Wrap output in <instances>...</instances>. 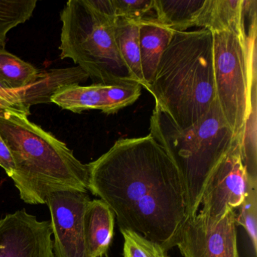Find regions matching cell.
Returning a JSON list of instances; mask_svg holds the SVG:
<instances>
[{"instance_id": "1", "label": "cell", "mask_w": 257, "mask_h": 257, "mask_svg": "<svg viewBox=\"0 0 257 257\" xmlns=\"http://www.w3.org/2000/svg\"><path fill=\"white\" fill-rule=\"evenodd\" d=\"M90 168L88 190L132 230L168 252L177 246L187 219L178 168L151 135L115 141Z\"/></svg>"}, {"instance_id": "2", "label": "cell", "mask_w": 257, "mask_h": 257, "mask_svg": "<svg viewBox=\"0 0 257 257\" xmlns=\"http://www.w3.org/2000/svg\"><path fill=\"white\" fill-rule=\"evenodd\" d=\"M0 136L14 160L12 180L27 204H46L50 194L60 191L88 192V164L28 115L10 111L0 115Z\"/></svg>"}, {"instance_id": "3", "label": "cell", "mask_w": 257, "mask_h": 257, "mask_svg": "<svg viewBox=\"0 0 257 257\" xmlns=\"http://www.w3.org/2000/svg\"><path fill=\"white\" fill-rule=\"evenodd\" d=\"M148 91L180 128L200 121L216 99L212 33L174 32Z\"/></svg>"}, {"instance_id": "4", "label": "cell", "mask_w": 257, "mask_h": 257, "mask_svg": "<svg viewBox=\"0 0 257 257\" xmlns=\"http://www.w3.org/2000/svg\"><path fill=\"white\" fill-rule=\"evenodd\" d=\"M150 132L178 168L186 194L188 217L195 216L212 171L234 143L241 139L227 124L216 99L200 121L186 128L176 125L155 106Z\"/></svg>"}, {"instance_id": "5", "label": "cell", "mask_w": 257, "mask_h": 257, "mask_svg": "<svg viewBox=\"0 0 257 257\" xmlns=\"http://www.w3.org/2000/svg\"><path fill=\"white\" fill-rule=\"evenodd\" d=\"M112 0H70L61 13V58L71 59L94 84L136 83L115 40Z\"/></svg>"}, {"instance_id": "6", "label": "cell", "mask_w": 257, "mask_h": 257, "mask_svg": "<svg viewBox=\"0 0 257 257\" xmlns=\"http://www.w3.org/2000/svg\"><path fill=\"white\" fill-rule=\"evenodd\" d=\"M212 34L216 100L227 124L241 139L249 113L256 107V19L245 37L233 32Z\"/></svg>"}, {"instance_id": "7", "label": "cell", "mask_w": 257, "mask_h": 257, "mask_svg": "<svg viewBox=\"0 0 257 257\" xmlns=\"http://www.w3.org/2000/svg\"><path fill=\"white\" fill-rule=\"evenodd\" d=\"M248 176L242 160L240 140H237L210 174L201 197L204 216L220 219L237 210L247 192Z\"/></svg>"}, {"instance_id": "8", "label": "cell", "mask_w": 257, "mask_h": 257, "mask_svg": "<svg viewBox=\"0 0 257 257\" xmlns=\"http://www.w3.org/2000/svg\"><path fill=\"white\" fill-rule=\"evenodd\" d=\"M177 246L183 257H240L236 210H230L220 219H213L198 212L187 217Z\"/></svg>"}, {"instance_id": "9", "label": "cell", "mask_w": 257, "mask_h": 257, "mask_svg": "<svg viewBox=\"0 0 257 257\" xmlns=\"http://www.w3.org/2000/svg\"><path fill=\"white\" fill-rule=\"evenodd\" d=\"M90 201L88 192L76 190L60 191L48 197L55 257H88L83 218Z\"/></svg>"}, {"instance_id": "10", "label": "cell", "mask_w": 257, "mask_h": 257, "mask_svg": "<svg viewBox=\"0 0 257 257\" xmlns=\"http://www.w3.org/2000/svg\"><path fill=\"white\" fill-rule=\"evenodd\" d=\"M49 221L25 210L0 219V257H55Z\"/></svg>"}, {"instance_id": "11", "label": "cell", "mask_w": 257, "mask_h": 257, "mask_svg": "<svg viewBox=\"0 0 257 257\" xmlns=\"http://www.w3.org/2000/svg\"><path fill=\"white\" fill-rule=\"evenodd\" d=\"M141 88L138 83L93 84L89 86L76 84L58 90L51 103L76 113L94 109L110 115L135 103L141 96Z\"/></svg>"}, {"instance_id": "12", "label": "cell", "mask_w": 257, "mask_h": 257, "mask_svg": "<svg viewBox=\"0 0 257 257\" xmlns=\"http://www.w3.org/2000/svg\"><path fill=\"white\" fill-rule=\"evenodd\" d=\"M88 79V75L79 67L40 70L37 79L23 88H7L0 83V96L29 116L31 106L51 103V98L58 90Z\"/></svg>"}, {"instance_id": "13", "label": "cell", "mask_w": 257, "mask_h": 257, "mask_svg": "<svg viewBox=\"0 0 257 257\" xmlns=\"http://www.w3.org/2000/svg\"><path fill=\"white\" fill-rule=\"evenodd\" d=\"M252 4L249 0H205L197 27L212 34L233 32L245 37V19Z\"/></svg>"}, {"instance_id": "14", "label": "cell", "mask_w": 257, "mask_h": 257, "mask_svg": "<svg viewBox=\"0 0 257 257\" xmlns=\"http://www.w3.org/2000/svg\"><path fill=\"white\" fill-rule=\"evenodd\" d=\"M139 25L141 68L148 91L154 79L162 54L168 47L174 31L159 22L156 17L144 19Z\"/></svg>"}, {"instance_id": "15", "label": "cell", "mask_w": 257, "mask_h": 257, "mask_svg": "<svg viewBox=\"0 0 257 257\" xmlns=\"http://www.w3.org/2000/svg\"><path fill=\"white\" fill-rule=\"evenodd\" d=\"M84 234L88 257L106 255L112 243L115 215L100 199L90 201L83 218Z\"/></svg>"}, {"instance_id": "16", "label": "cell", "mask_w": 257, "mask_h": 257, "mask_svg": "<svg viewBox=\"0 0 257 257\" xmlns=\"http://www.w3.org/2000/svg\"><path fill=\"white\" fill-rule=\"evenodd\" d=\"M205 0H154L156 19L174 32L197 27Z\"/></svg>"}, {"instance_id": "17", "label": "cell", "mask_w": 257, "mask_h": 257, "mask_svg": "<svg viewBox=\"0 0 257 257\" xmlns=\"http://www.w3.org/2000/svg\"><path fill=\"white\" fill-rule=\"evenodd\" d=\"M115 40L120 56L132 80L145 88L141 68L138 22L117 19Z\"/></svg>"}, {"instance_id": "18", "label": "cell", "mask_w": 257, "mask_h": 257, "mask_svg": "<svg viewBox=\"0 0 257 257\" xmlns=\"http://www.w3.org/2000/svg\"><path fill=\"white\" fill-rule=\"evenodd\" d=\"M40 70L0 48V83L7 88H21L34 82Z\"/></svg>"}, {"instance_id": "19", "label": "cell", "mask_w": 257, "mask_h": 257, "mask_svg": "<svg viewBox=\"0 0 257 257\" xmlns=\"http://www.w3.org/2000/svg\"><path fill=\"white\" fill-rule=\"evenodd\" d=\"M37 5V0H0V47L5 48L11 30L32 17Z\"/></svg>"}, {"instance_id": "20", "label": "cell", "mask_w": 257, "mask_h": 257, "mask_svg": "<svg viewBox=\"0 0 257 257\" xmlns=\"http://www.w3.org/2000/svg\"><path fill=\"white\" fill-rule=\"evenodd\" d=\"M236 213V223L243 227L250 239L254 254L257 252V182L248 181L247 192Z\"/></svg>"}, {"instance_id": "21", "label": "cell", "mask_w": 257, "mask_h": 257, "mask_svg": "<svg viewBox=\"0 0 257 257\" xmlns=\"http://www.w3.org/2000/svg\"><path fill=\"white\" fill-rule=\"evenodd\" d=\"M123 238V257H169L162 246L132 230L120 228Z\"/></svg>"}, {"instance_id": "22", "label": "cell", "mask_w": 257, "mask_h": 257, "mask_svg": "<svg viewBox=\"0 0 257 257\" xmlns=\"http://www.w3.org/2000/svg\"><path fill=\"white\" fill-rule=\"evenodd\" d=\"M116 19L139 22L156 17L154 0H112Z\"/></svg>"}, {"instance_id": "23", "label": "cell", "mask_w": 257, "mask_h": 257, "mask_svg": "<svg viewBox=\"0 0 257 257\" xmlns=\"http://www.w3.org/2000/svg\"><path fill=\"white\" fill-rule=\"evenodd\" d=\"M0 167L5 170L9 177H11L15 171L14 160L6 143L0 136Z\"/></svg>"}, {"instance_id": "24", "label": "cell", "mask_w": 257, "mask_h": 257, "mask_svg": "<svg viewBox=\"0 0 257 257\" xmlns=\"http://www.w3.org/2000/svg\"><path fill=\"white\" fill-rule=\"evenodd\" d=\"M16 112L19 113L24 114L19 108L16 107V106L13 104V103L9 102L8 100H6L5 98L0 96V115L5 113L6 112Z\"/></svg>"}, {"instance_id": "25", "label": "cell", "mask_w": 257, "mask_h": 257, "mask_svg": "<svg viewBox=\"0 0 257 257\" xmlns=\"http://www.w3.org/2000/svg\"><path fill=\"white\" fill-rule=\"evenodd\" d=\"M106 257H109V256H108V255H106Z\"/></svg>"}]
</instances>
